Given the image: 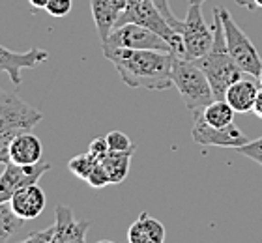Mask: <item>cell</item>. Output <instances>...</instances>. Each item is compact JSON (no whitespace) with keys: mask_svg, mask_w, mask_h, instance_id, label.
<instances>
[{"mask_svg":"<svg viewBox=\"0 0 262 243\" xmlns=\"http://www.w3.org/2000/svg\"><path fill=\"white\" fill-rule=\"evenodd\" d=\"M103 56L115 65L127 86L146 90H167L172 86L170 71L176 58L172 51L103 47Z\"/></svg>","mask_w":262,"mask_h":243,"instance_id":"1","label":"cell"},{"mask_svg":"<svg viewBox=\"0 0 262 243\" xmlns=\"http://www.w3.org/2000/svg\"><path fill=\"white\" fill-rule=\"evenodd\" d=\"M213 43L206 54H202L201 58L193 60L208 77L210 86L213 90L215 99H225V92L227 88L234 81H238L240 77L246 73L240 70V65L236 64L232 56L229 54V49L225 43V32H223V23H221V15H219V8L213 10Z\"/></svg>","mask_w":262,"mask_h":243,"instance_id":"2","label":"cell"},{"mask_svg":"<svg viewBox=\"0 0 262 243\" xmlns=\"http://www.w3.org/2000/svg\"><path fill=\"white\" fill-rule=\"evenodd\" d=\"M170 79H172V86H176V90L180 92L184 105L191 113L202 111L215 99L208 77L193 60L176 56L172 62Z\"/></svg>","mask_w":262,"mask_h":243,"instance_id":"3","label":"cell"},{"mask_svg":"<svg viewBox=\"0 0 262 243\" xmlns=\"http://www.w3.org/2000/svg\"><path fill=\"white\" fill-rule=\"evenodd\" d=\"M124 23H137V25H141V27L159 34L170 45L172 53L176 56L184 58V41H182V36L170 27L169 21L165 19V15L159 11V8L154 4V0H127V8L120 15L116 27H120Z\"/></svg>","mask_w":262,"mask_h":243,"instance_id":"4","label":"cell"},{"mask_svg":"<svg viewBox=\"0 0 262 243\" xmlns=\"http://www.w3.org/2000/svg\"><path fill=\"white\" fill-rule=\"evenodd\" d=\"M219 15H221V23H223L225 43H227V49H229V54L232 56L236 64L240 65V70L244 73L258 79L262 70V60L257 47L253 45L251 39L247 38V34L236 25L232 15L229 13V10L219 8Z\"/></svg>","mask_w":262,"mask_h":243,"instance_id":"5","label":"cell"},{"mask_svg":"<svg viewBox=\"0 0 262 243\" xmlns=\"http://www.w3.org/2000/svg\"><path fill=\"white\" fill-rule=\"evenodd\" d=\"M43 114L30 107L17 94L6 92L0 88V133L17 137L32 131L41 122Z\"/></svg>","mask_w":262,"mask_h":243,"instance_id":"6","label":"cell"},{"mask_svg":"<svg viewBox=\"0 0 262 243\" xmlns=\"http://www.w3.org/2000/svg\"><path fill=\"white\" fill-rule=\"evenodd\" d=\"M184 41V58L196 60L206 54L213 43V28L208 27L202 15V4L189 2V10L180 30Z\"/></svg>","mask_w":262,"mask_h":243,"instance_id":"7","label":"cell"},{"mask_svg":"<svg viewBox=\"0 0 262 243\" xmlns=\"http://www.w3.org/2000/svg\"><path fill=\"white\" fill-rule=\"evenodd\" d=\"M56 221L53 227L41 232H34L27 236V241L30 243H66V241H79L86 239V230L90 228L88 221H77L73 217V211L68 206H56Z\"/></svg>","mask_w":262,"mask_h":243,"instance_id":"8","label":"cell"},{"mask_svg":"<svg viewBox=\"0 0 262 243\" xmlns=\"http://www.w3.org/2000/svg\"><path fill=\"white\" fill-rule=\"evenodd\" d=\"M191 137L196 144L202 146H219V148H240L249 139L246 133L238 127L236 124H230L227 127H213L204 120L202 111H195L193 113V129Z\"/></svg>","mask_w":262,"mask_h":243,"instance_id":"9","label":"cell"},{"mask_svg":"<svg viewBox=\"0 0 262 243\" xmlns=\"http://www.w3.org/2000/svg\"><path fill=\"white\" fill-rule=\"evenodd\" d=\"M103 47H127V49H158V51H172L170 45L159 34L137 25L124 23L109 34V38L101 41Z\"/></svg>","mask_w":262,"mask_h":243,"instance_id":"10","label":"cell"},{"mask_svg":"<svg viewBox=\"0 0 262 243\" xmlns=\"http://www.w3.org/2000/svg\"><path fill=\"white\" fill-rule=\"evenodd\" d=\"M4 167V172L0 176V204L10 202L11 196L23 187L38 184V180L51 170V163L39 161L36 165H15L10 161Z\"/></svg>","mask_w":262,"mask_h":243,"instance_id":"11","label":"cell"},{"mask_svg":"<svg viewBox=\"0 0 262 243\" xmlns=\"http://www.w3.org/2000/svg\"><path fill=\"white\" fill-rule=\"evenodd\" d=\"M49 58V53L45 49L34 47L25 53H15L11 49L0 45V71L8 73L10 81L19 86L21 84V71L30 70V68H38L39 64H43L45 60Z\"/></svg>","mask_w":262,"mask_h":243,"instance_id":"12","label":"cell"},{"mask_svg":"<svg viewBox=\"0 0 262 243\" xmlns=\"http://www.w3.org/2000/svg\"><path fill=\"white\" fill-rule=\"evenodd\" d=\"M45 204H47V196L38 184H30L19 189L10 200L11 210L25 221H30V219H36V217L41 215L45 210Z\"/></svg>","mask_w":262,"mask_h":243,"instance_id":"13","label":"cell"},{"mask_svg":"<svg viewBox=\"0 0 262 243\" xmlns=\"http://www.w3.org/2000/svg\"><path fill=\"white\" fill-rule=\"evenodd\" d=\"M127 8V0H90L92 19L96 23L101 41L109 38L118 25V19Z\"/></svg>","mask_w":262,"mask_h":243,"instance_id":"14","label":"cell"},{"mask_svg":"<svg viewBox=\"0 0 262 243\" xmlns=\"http://www.w3.org/2000/svg\"><path fill=\"white\" fill-rule=\"evenodd\" d=\"M43 146L38 137L30 131L13 137L10 146V161L15 165H36L41 161Z\"/></svg>","mask_w":262,"mask_h":243,"instance_id":"15","label":"cell"},{"mask_svg":"<svg viewBox=\"0 0 262 243\" xmlns=\"http://www.w3.org/2000/svg\"><path fill=\"white\" fill-rule=\"evenodd\" d=\"M257 94H258L257 82L253 81V79L240 77L238 81H234L229 88H227V92H225V101L229 103L236 113L246 114V113H251L253 111Z\"/></svg>","mask_w":262,"mask_h":243,"instance_id":"16","label":"cell"},{"mask_svg":"<svg viewBox=\"0 0 262 243\" xmlns=\"http://www.w3.org/2000/svg\"><path fill=\"white\" fill-rule=\"evenodd\" d=\"M127 241L129 243H163L165 227L159 221L142 211L139 219L127 230Z\"/></svg>","mask_w":262,"mask_h":243,"instance_id":"17","label":"cell"},{"mask_svg":"<svg viewBox=\"0 0 262 243\" xmlns=\"http://www.w3.org/2000/svg\"><path fill=\"white\" fill-rule=\"evenodd\" d=\"M131 151H107V156L101 159V167L105 168V172L109 176L111 185L122 184L126 180L127 172H129L131 165Z\"/></svg>","mask_w":262,"mask_h":243,"instance_id":"18","label":"cell"},{"mask_svg":"<svg viewBox=\"0 0 262 243\" xmlns=\"http://www.w3.org/2000/svg\"><path fill=\"white\" fill-rule=\"evenodd\" d=\"M234 114L236 111L225 99H213L208 107L202 108L204 120L213 127H227V125L234 124Z\"/></svg>","mask_w":262,"mask_h":243,"instance_id":"19","label":"cell"},{"mask_svg":"<svg viewBox=\"0 0 262 243\" xmlns=\"http://www.w3.org/2000/svg\"><path fill=\"white\" fill-rule=\"evenodd\" d=\"M23 227H25V219L15 215L10 202L0 204V243L15 239L17 234L23 230Z\"/></svg>","mask_w":262,"mask_h":243,"instance_id":"20","label":"cell"},{"mask_svg":"<svg viewBox=\"0 0 262 243\" xmlns=\"http://www.w3.org/2000/svg\"><path fill=\"white\" fill-rule=\"evenodd\" d=\"M98 163H99L98 159H94L90 153H82V156H75L73 159H70L68 168H70L71 174H75L77 178H81V180L86 182Z\"/></svg>","mask_w":262,"mask_h":243,"instance_id":"21","label":"cell"},{"mask_svg":"<svg viewBox=\"0 0 262 243\" xmlns=\"http://www.w3.org/2000/svg\"><path fill=\"white\" fill-rule=\"evenodd\" d=\"M105 139H107V146H109L111 151H131V153H135L133 142L122 131H111V133L105 135Z\"/></svg>","mask_w":262,"mask_h":243,"instance_id":"22","label":"cell"},{"mask_svg":"<svg viewBox=\"0 0 262 243\" xmlns=\"http://www.w3.org/2000/svg\"><path fill=\"white\" fill-rule=\"evenodd\" d=\"M236 151L242 153V156L249 157V159H253V161L258 163V165L262 167V137L260 139H255V141L246 142L244 146L236 148Z\"/></svg>","mask_w":262,"mask_h":243,"instance_id":"23","label":"cell"},{"mask_svg":"<svg viewBox=\"0 0 262 243\" xmlns=\"http://www.w3.org/2000/svg\"><path fill=\"white\" fill-rule=\"evenodd\" d=\"M71 6H73V0H47L45 11L56 19H62L71 11Z\"/></svg>","mask_w":262,"mask_h":243,"instance_id":"24","label":"cell"},{"mask_svg":"<svg viewBox=\"0 0 262 243\" xmlns=\"http://www.w3.org/2000/svg\"><path fill=\"white\" fill-rule=\"evenodd\" d=\"M86 184L90 185V187H96V189H101L105 185H111L109 176L105 172V168L101 167V163L96 165V168H94L92 174H90V178L86 180Z\"/></svg>","mask_w":262,"mask_h":243,"instance_id":"25","label":"cell"},{"mask_svg":"<svg viewBox=\"0 0 262 243\" xmlns=\"http://www.w3.org/2000/svg\"><path fill=\"white\" fill-rule=\"evenodd\" d=\"M107 151H109V146H107V139L105 137H96L90 141L88 144V153L94 157V159H98L101 161L105 156H107Z\"/></svg>","mask_w":262,"mask_h":243,"instance_id":"26","label":"cell"},{"mask_svg":"<svg viewBox=\"0 0 262 243\" xmlns=\"http://www.w3.org/2000/svg\"><path fill=\"white\" fill-rule=\"evenodd\" d=\"M13 137L2 135L0 133V165H8L10 163V146Z\"/></svg>","mask_w":262,"mask_h":243,"instance_id":"27","label":"cell"},{"mask_svg":"<svg viewBox=\"0 0 262 243\" xmlns=\"http://www.w3.org/2000/svg\"><path fill=\"white\" fill-rule=\"evenodd\" d=\"M257 118H260L262 120V88L258 90V94H257V99H255V105H253V111H251Z\"/></svg>","mask_w":262,"mask_h":243,"instance_id":"28","label":"cell"},{"mask_svg":"<svg viewBox=\"0 0 262 243\" xmlns=\"http://www.w3.org/2000/svg\"><path fill=\"white\" fill-rule=\"evenodd\" d=\"M238 6H244L247 10H257V8H262V0H236Z\"/></svg>","mask_w":262,"mask_h":243,"instance_id":"29","label":"cell"},{"mask_svg":"<svg viewBox=\"0 0 262 243\" xmlns=\"http://www.w3.org/2000/svg\"><path fill=\"white\" fill-rule=\"evenodd\" d=\"M28 2L36 10H45V6H47V0H28Z\"/></svg>","mask_w":262,"mask_h":243,"instance_id":"30","label":"cell"},{"mask_svg":"<svg viewBox=\"0 0 262 243\" xmlns=\"http://www.w3.org/2000/svg\"><path fill=\"white\" fill-rule=\"evenodd\" d=\"M189 2H199V4H202V2H204V0H189Z\"/></svg>","mask_w":262,"mask_h":243,"instance_id":"31","label":"cell"},{"mask_svg":"<svg viewBox=\"0 0 262 243\" xmlns=\"http://www.w3.org/2000/svg\"><path fill=\"white\" fill-rule=\"evenodd\" d=\"M258 79H260V82H262V70H260V75H258Z\"/></svg>","mask_w":262,"mask_h":243,"instance_id":"32","label":"cell"}]
</instances>
